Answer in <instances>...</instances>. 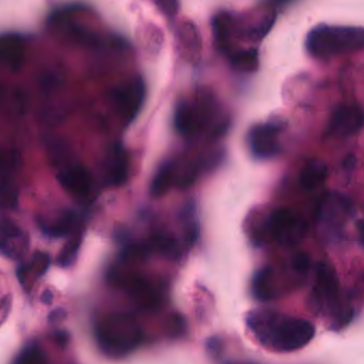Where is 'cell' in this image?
<instances>
[{"label":"cell","mask_w":364,"mask_h":364,"mask_svg":"<svg viewBox=\"0 0 364 364\" xmlns=\"http://www.w3.org/2000/svg\"><path fill=\"white\" fill-rule=\"evenodd\" d=\"M247 326L263 348L275 352L302 350L315 334V327L307 319L291 317L275 310L250 312Z\"/></svg>","instance_id":"cell-1"},{"label":"cell","mask_w":364,"mask_h":364,"mask_svg":"<svg viewBox=\"0 0 364 364\" xmlns=\"http://www.w3.org/2000/svg\"><path fill=\"white\" fill-rule=\"evenodd\" d=\"M310 55L329 59L364 48V28L350 26H321L312 29L306 40Z\"/></svg>","instance_id":"cell-2"},{"label":"cell","mask_w":364,"mask_h":364,"mask_svg":"<svg viewBox=\"0 0 364 364\" xmlns=\"http://www.w3.org/2000/svg\"><path fill=\"white\" fill-rule=\"evenodd\" d=\"M96 340L104 352L111 356H123L133 352L142 340L136 319L125 313L111 314L98 323Z\"/></svg>","instance_id":"cell-3"},{"label":"cell","mask_w":364,"mask_h":364,"mask_svg":"<svg viewBox=\"0 0 364 364\" xmlns=\"http://www.w3.org/2000/svg\"><path fill=\"white\" fill-rule=\"evenodd\" d=\"M269 234L282 246H294L304 238L307 223L298 214L288 209H275L269 219Z\"/></svg>","instance_id":"cell-4"},{"label":"cell","mask_w":364,"mask_h":364,"mask_svg":"<svg viewBox=\"0 0 364 364\" xmlns=\"http://www.w3.org/2000/svg\"><path fill=\"white\" fill-rule=\"evenodd\" d=\"M313 307L325 313L341 311V294L336 273L327 264H319L317 271V282L312 291Z\"/></svg>","instance_id":"cell-5"},{"label":"cell","mask_w":364,"mask_h":364,"mask_svg":"<svg viewBox=\"0 0 364 364\" xmlns=\"http://www.w3.org/2000/svg\"><path fill=\"white\" fill-rule=\"evenodd\" d=\"M146 100V84L140 76H134L123 82L113 92V103L121 119L126 124L136 119Z\"/></svg>","instance_id":"cell-6"},{"label":"cell","mask_w":364,"mask_h":364,"mask_svg":"<svg viewBox=\"0 0 364 364\" xmlns=\"http://www.w3.org/2000/svg\"><path fill=\"white\" fill-rule=\"evenodd\" d=\"M352 211L354 206L348 196L338 192H331L321 200L317 212V219L323 227L336 232L350 218Z\"/></svg>","instance_id":"cell-7"},{"label":"cell","mask_w":364,"mask_h":364,"mask_svg":"<svg viewBox=\"0 0 364 364\" xmlns=\"http://www.w3.org/2000/svg\"><path fill=\"white\" fill-rule=\"evenodd\" d=\"M364 124V113L355 104H341L329 120L327 132L330 136L345 138L357 134Z\"/></svg>","instance_id":"cell-8"},{"label":"cell","mask_w":364,"mask_h":364,"mask_svg":"<svg viewBox=\"0 0 364 364\" xmlns=\"http://www.w3.org/2000/svg\"><path fill=\"white\" fill-rule=\"evenodd\" d=\"M57 180L65 192L78 199L88 198L93 187L91 173L80 163L63 165L58 171Z\"/></svg>","instance_id":"cell-9"},{"label":"cell","mask_w":364,"mask_h":364,"mask_svg":"<svg viewBox=\"0 0 364 364\" xmlns=\"http://www.w3.org/2000/svg\"><path fill=\"white\" fill-rule=\"evenodd\" d=\"M248 144L254 156L262 159H271L280 148L279 127L271 123L255 125L248 135Z\"/></svg>","instance_id":"cell-10"},{"label":"cell","mask_w":364,"mask_h":364,"mask_svg":"<svg viewBox=\"0 0 364 364\" xmlns=\"http://www.w3.org/2000/svg\"><path fill=\"white\" fill-rule=\"evenodd\" d=\"M29 247L26 233L14 221L3 218L0 227V249L3 255L11 260L24 257Z\"/></svg>","instance_id":"cell-11"},{"label":"cell","mask_w":364,"mask_h":364,"mask_svg":"<svg viewBox=\"0 0 364 364\" xmlns=\"http://www.w3.org/2000/svg\"><path fill=\"white\" fill-rule=\"evenodd\" d=\"M130 173L128 154L120 144L111 146L104 163V178L108 186H122Z\"/></svg>","instance_id":"cell-12"},{"label":"cell","mask_w":364,"mask_h":364,"mask_svg":"<svg viewBox=\"0 0 364 364\" xmlns=\"http://www.w3.org/2000/svg\"><path fill=\"white\" fill-rule=\"evenodd\" d=\"M174 126L185 137H194L199 134L204 127L199 107L187 101L179 103L175 109Z\"/></svg>","instance_id":"cell-13"},{"label":"cell","mask_w":364,"mask_h":364,"mask_svg":"<svg viewBox=\"0 0 364 364\" xmlns=\"http://www.w3.org/2000/svg\"><path fill=\"white\" fill-rule=\"evenodd\" d=\"M0 58L3 65L12 72L23 67L25 59V41L17 34H5L0 40Z\"/></svg>","instance_id":"cell-14"},{"label":"cell","mask_w":364,"mask_h":364,"mask_svg":"<svg viewBox=\"0 0 364 364\" xmlns=\"http://www.w3.org/2000/svg\"><path fill=\"white\" fill-rule=\"evenodd\" d=\"M177 183V161H166L156 170L150 192L153 196H161L175 186Z\"/></svg>","instance_id":"cell-15"},{"label":"cell","mask_w":364,"mask_h":364,"mask_svg":"<svg viewBox=\"0 0 364 364\" xmlns=\"http://www.w3.org/2000/svg\"><path fill=\"white\" fill-rule=\"evenodd\" d=\"M75 223L76 214L72 211L63 212L53 219H42L38 221L42 232L51 238H61L69 234L74 229Z\"/></svg>","instance_id":"cell-16"},{"label":"cell","mask_w":364,"mask_h":364,"mask_svg":"<svg viewBox=\"0 0 364 364\" xmlns=\"http://www.w3.org/2000/svg\"><path fill=\"white\" fill-rule=\"evenodd\" d=\"M328 172L326 163L314 159L304 166L300 172V184L306 190H315L325 183L328 177Z\"/></svg>","instance_id":"cell-17"},{"label":"cell","mask_w":364,"mask_h":364,"mask_svg":"<svg viewBox=\"0 0 364 364\" xmlns=\"http://www.w3.org/2000/svg\"><path fill=\"white\" fill-rule=\"evenodd\" d=\"M231 17L227 13L216 15L213 21L214 36L216 43L225 53L231 54Z\"/></svg>","instance_id":"cell-18"},{"label":"cell","mask_w":364,"mask_h":364,"mask_svg":"<svg viewBox=\"0 0 364 364\" xmlns=\"http://www.w3.org/2000/svg\"><path fill=\"white\" fill-rule=\"evenodd\" d=\"M231 65L240 72L249 73L257 70L259 65V54L257 49H240L230 54Z\"/></svg>","instance_id":"cell-19"},{"label":"cell","mask_w":364,"mask_h":364,"mask_svg":"<svg viewBox=\"0 0 364 364\" xmlns=\"http://www.w3.org/2000/svg\"><path fill=\"white\" fill-rule=\"evenodd\" d=\"M254 297L260 302L271 299L273 294V273L269 269H263L254 275L252 282Z\"/></svg>","instance_id":"cell-20"},{"label":"cell","mask_w":364,"mask_h":364,"mask_svg":"<svg viewBox=\"0 0 364 364\" xmlns=\"http://www.w3.org/2000/svg\"><path fill=\"white\" fill-rule=\"evenodd\" d=\"M198 171L196 163L192 161H185L179 163L177 161V183L175 186L180 188H188L196 181Z\"/></svg>","instance_id":"cell-21"},{"label":"cell","mask_w":364,"mask_h":364,"mask_svg":"<svg viewBox=\"0 0 364 364\" xmlns=\"http://www.w3.org/2000/svg\"><path fill=\"white\" fill-rule=\"evenodd\" d=\"M13 364H49L45 354L38 346H28L19 352Z\"/></svg>","instance_id":"cell-22"},{"label":"cell","mask_w":364,"mask_h":364,"mask_svg":"<svg viewBox=\"0 0 364 364\" xmlns=\"http://www.w3.org/2000/svg\"><path fill=\"white\" fill-rule=\"evenodd\" d=\"M82 232L76 233V234L69 240L65 247H63L62 251H61L60 255H59V263L63 266H67L70 265L75 258H76L77 251L80 249V244H82Z\"/></svg>","instance_id":"cell-23"},{"label":"cell","mask_w":364,"mask_h":364,"mask_svg":"<svg viewBox=\"0 0 364 364\" xmlns=\"http://www.w3.org/2000/svg\"><path fill=\"white\" fill-rule=\"evenodd\" d=\"M155 3L166 14L173 15L178 12L179 3L177 1H159Z\"/></svg>","instance_id":"cell-24"},{"label":"cell","mask_w":364,"mask_h":364,"mask_svg":"<svg viewBox=\"0 0 364 364\" xmlns=\"http://www.w3.org/2000/svg\"><path fill=\"white\" fill-rule=\"evenodd\" d=\"M294 261L295 267L297 271H306L308 264H309L306 255H298V257L295 258Z\"/></svg>","instance_id":"cell-25"},{"label":"cell","mask_w":364,"mask_h":364,"mask_svg":"<svg viewBox=\"0 0 364 364\" xmlns=\"http://www.w3.org/2000/svg\"><path fill=\"white\" fill-rule=\"evenodd\" d=\"M358 233H359L360 240L364 246V220H360L357 225Z\"/></svg>","instance_id":"cell-26"}]
</instances>
